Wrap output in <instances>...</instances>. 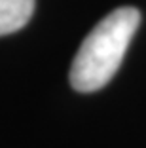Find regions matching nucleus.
<instances>
[{
    "label": "nucleus",
    "mask_w": 146,
    "mask_h": 148,
    "mask_svg": "<svg viewBox=\"0 0 146 148\" xmlns=\"http://www.w3.org/2000/svg\"><path fill=\"white\" fill-rule=\"evenodd\" d=\"M141 23L137 8L110 12L86 36L70 66V84L80 93L104 87L118 72L131 38Z\"/></svg>",
    "instance_id": "nucleus-1"
},
{
    "label": "nucleus",
    "mask_w": 146,
    "mask_h": 148,
    "mask_svg": "<svg viewBox=\"0 0 146 148\" xmlns=\"http://www.w3.org/2000/svg\"><path fill=\"white\" fill-rule=\"evenodd\" d=\"M32 12L34 0H0V36L23 29Z\"/></svg>",
    "instance_id": "nucleus-2"
}]
</instances>
